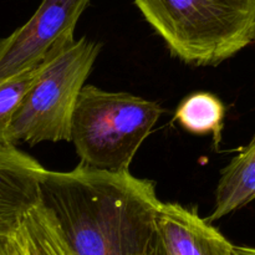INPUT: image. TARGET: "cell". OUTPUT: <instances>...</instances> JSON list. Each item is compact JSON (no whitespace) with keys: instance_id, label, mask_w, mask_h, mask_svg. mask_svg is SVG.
<instances>
[{"instance_id":"obj_6","label":"cell","mask_w":255,"mask_h":255,"mask_svg":"<svg viewBox=\"0 0 255 255\" xmlns=\"http://www.w3.org/2000/svg\"><path fill=\"white\" fill-rule=\"evenodd\" d=\"M157 229L162 255H234L236 247L194 208L162 202Z\"/></svg>"},{"instance_id":"obj_7","label":"cell","mask_w":255,"mask_h":255,"mask_svg":"<svg viewBox=\"0 0 255 255\" xmlns=\"http://www.w3.org/2000/svg\"><path fill=\"white\" fill-rule=\"evenodd\" d=\"M45 171L15 143L0 142V228L39 203Z\"/></svg>"},{"instance_id":"obj_4","label":"cell","mask_w":255,"mask_h":255,"mask_svg":"<svg viewBox=\"0 0 255 255\" xmlns=\"http://www.w3.org/2000/svg\"><path fill=\"white\" fill-rule=\"evenodd\" d=\"M100 50V44L81 37L42 62L12 119L11 143L71 141L75 107Z\"/></svg>"},{"instance_id":"obj_12","label":"cell","mask_w":255,"mask_h":255,"mask_svg":"<svg viewBox=\"0 0 255 255\" xmlns=\"http://www.w3.org/2000/svg\"><path fill=\"white\" fill-rule=\"evenodd\" d=\"M234 255H255V248L249 247H236Z\"/></svg>"},{"instance_id":"obj_8","label":"cell","mask_w":255,"mask_h":255,"mask_svg":"<svg viewBox=\"0 0 255 255\" xmlns=\"http://www.w3.org/2000/svg\"><path fill=\"white\" fill-rule=\"evenodd\" d=\"M0 255H74L50 212L39 202L0 228Z\"/></svg>"},{"instance_id":"obj_10","label":"cell","mask_w":255,"mask_h":255,"mask_svg":"<svg viewBox=\"0 0 255 255\" xmlns=\"http://www.w3.org/2000/svg\"><path fill=\"white\" fill-rule=\"evenodd\" d=\"M226 107L213 94L197 92L187 96L179 104L174 120L186 131L194 134L212 133L216 142L221 139Z\"/></svg>"},{"instance_id":"obj_13","label":"cell","mask_w":255,"mask_h":255,"mask_svg":"<svg viewBox=\"0 0 255 255\" xmlns=\"http://www.w3.org/2000/svg\"><path fill=\"white\" fill-rule=\"evenodd\" d=\"M152 255H162V251H161V247H159V249L158 251L156 252V253H153Z\"/></svg>"},{"instance_id":"obj_2","label":"cell","mask_w":255,"mask_h":255,"mask_svg":"<svg viewBox=\"0 0 255 255\" xmlns=\"http://www.w3.org/2000/svg\"><path fill=\"white\" fill-rule=\"evenodd\" d=\"M172 55L216 66L254 44L255 0H134Z\"/></svg>"},{"instance_id":"obj_3","label":"cell","mask_w":255,"mask_h":255,"mask_svg":"<svg viewBox=\"0 0 255 255\" xmlns=\"http://www.w3.org/2000/svg\"><path fill=\"white\" fill-rule=\"evenodd\" d=\"M161 115V106L153 101L85 85L71 125L79 164L96 171H129L132 159Z\"/></svg>"},{"instance_id":"obj_5","label":"cell","mask_w":255,"mask_h":255,"mask_svg":"<svg viewBox=\"0 0 255 255\" xmlns=\"http://www.w3.org/2000/svg\"><path fill=\"white\" fill-rule=\"evenodd\" d=\"M91 0H42L31 17L0 39V80L41 65L74 42V31Z\"/></svg>"},{"instance_id":"obj_14","label":"cell","mask_w":255,"mask_h":255,"mask_svg":"<svg viewBox=\"0 0 255 255\" xmlns=\"http://www.w3.org/2000/svg\"><path fill=\"white\" fill-rule=\"evenodd\" d=\"M254 45H255V39H254Z\"/></svg>"},{"instance_id":"obj_11","label":"cell","mask_w":255,"mask_h":255,"mask_svg":"<svg viewBox=\"0 0 255 255\" xmlns=\"http://www.w3.org/2000/svg\"><path fill=\"white\" fill-rule=\"evenodd\" d=\"M41 66L42 64L22 74L0 80V142H10L9 131L12 119L26 92L36 80Z\"/></svg>"},{"instance_id":"obj_9","label":"cell","mask_w":255,"mask_h":255,"mask_svg":"<svg viewBox=\"0 0 255 255\" xmlns=\"http://www.w3.org/2000/svg\"><path fill=\"white\" fill-rule=\"evenodd\" d=\"M255 201V136L222 171L208 222H216Z\"/></svg>"},{"instance_id":"obj_1","label":"cell","mask_w":255,"mask_h":255,"mask_svg":"<svg viewBox=\"0 0 255 255\" xmlns=\"http://www.w3.org/2000/svg\"><path fill=\"white\" fill-rule=\"evenodd\" d=\"M40 202L74 255H152L159 249L156 184L129 171H45Z\"/></svg>"}]
</instances>
